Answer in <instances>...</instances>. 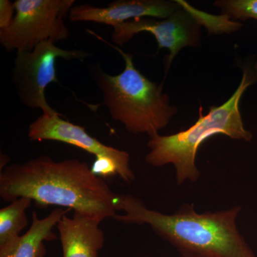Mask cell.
Instances as JSON below:
<instances>
[{
  "label": "cell",
  "instance_id": "6da1fadb",
  "mask_svg": "<svg viewBox=\"0 0 257 257\" xmlns=\"http://www.w3.org/2000/svg\"><path fill=\"white\" fill-rule=\"evenodd\" d=\"M119 195L87 162L77 159L40 156L11 164L0 173V197L5 202L27 197L40 207L59 206L101 221L117 214Z\"/></svg>",
  "mask_w": 257,
  "mask_h": 257
},
{
  "label": "cell",
  "instance_id": "8992f818",
  "mask_svg": "<svg viewBox=\"0 0 257 257\" xmlns=\"http://www.w3.org/2000/svg\"><path fill=\"white\" fill-rule=\"evenodd\" d=\"M89 56L84 50H63L52 41L42 42L31 51L17 52L13 80L20 101L28 107L41 109L44 114H59L45 97L47 86L60 84L56 74L57 59L82 60Z\"/></svg>",
  "mask_w": 257,
  "mask_h": 257
},
{
  "label": "cell",
  "instance_id": "52a82bcc",
  "mask_svg": "<svg viewBox=\"0 0 257 257\" xmlns=\"http://www.w3.org/2000/svg\"><path fill=\"white\" fill-rule=\"evenodd\" d=\"M182 8L168 18H140L134 19L114 27L111 35L116 45L122 46L140 32L154 35L158 43V50L167 49L170 55L166 60V74L174 58L184 47H197L200 44L202 15L182 1Z\"/></svg>",
  "mask_w": 257,
  "mask_h": 257
},
{
  "label": "cell",
  "instance_id": "277c9868",
  "mask_svg": "<svg viewBox=\"0 0 257 257\" xmlns=\"http://www.w3.org/2000/svg\"><path fill=\"white\" fill-rule=\"evenodd\" d=\"M93 35L118 51L124 60V69L117 75L105 73L101 68L95 72L96 85L111 117L119 121L130 133L147 134L150 138L159 134L177 114L170 97L159 85L147 78L135 67L133 55Z\"/></svg>",
  "mask_w": 257,
  "mask_h": 257
},
{
  "label": "cell",
  "instance_id": "30bf717a",
  "mask_svg": "<svg viewBox=\"0 0 257 257\" xmlns=\"http://www.w3.org/2000/svg\"><path fill=\"white\" fill-rule=\"evenodd\" d=\"M101 221L77 212L64 215L57 225L63 257H99L105 243Z\"/></svg>",
  "mask_w": 257,
  "mask_h": 257
},
{
  "label": "cell",
  "instance_id": "9a60e30c",
  "mask_svg": "<svg viewBox=\"0 0 257 257\" xmlns=\"http://www.w3.org/2000/svg\"><path fill=\"white\" fill-rule=\"evenodd\" d=\"M144 257H151V256H144ZM180 257H192V256H182V255H181Z\"/></svg>",
  "mask_w": 257,
  "mask_h": 257
},
{
  "label": "cell",
  "instance_id": "8fae6325",
  "mask_svg": "<svg viewBox=\"0 0 257 257\" xmlns=\"http://www.w3.org/2000/svg\"><path fill=\"white\" fill-rule=\"evenodd\" d=\"M69 211L65 208H57L43 219H40L33 211L32 224L28 231L0 244V257H45L47 252L45 243L57 239L53 228Z\"/></svg>",
  "mask_w": 257,
  "mask_h": 257
},
{
  "label": "cell",
  "instance_id": "9c48e42d",
  "mask_svg": "<svg viewBox=\"0 0 257 257\" xmlns=\"http://www.w3.org/2000/svg\"><path fill=\"white\" fill-rule=\"evenodd\" d=\"M182 6V1L118 0L109 3L106 8L87 4L74 6L69 18L72 22H93L114 28L136 18H168Z\"/></svg>",
  "mask_w": 257,
  "mask_h": 257
},
{
  "label": "cell",
  "instance_id": "3957f363",
  "mask_svg": "<svg viewBox=\"0 0 257 257\" xmlns=\"http://www.w3.org/2000/svg\"><path fill=\"white\" fill-rule=\"evenodd\" d=\"M239 87L227 101L220 106H211L204 115L199 108V119L190 127L174 135L157 134L150 138L147 146L150 151L145 160L153 167L172 165L176 180L181 185L196 182L201 174L196 165L198 150L207 139L223 135L231 139L250 142L253 135L243 126L239 103L243 93L257 82V63L243 66Z\"/></svg>",
  "mask_w": 257,
  "mask_h": 257
},
{
  "label": "cell",
  "instance_id": "5bb4252c",
  "mask_svg": "<svg viewBox=\"0 0 257 257\" xmlns=\"http://www.w3.org/2000/svg\"><path fill=\"white\" fill-rule=\"evenodd\" d=\"M14 3L10 0L0 1V31L9 28L14 20Z\"/></svg>",
  "mask_w": 257,
  "mask_h": 257
},
{
  "label": "cell",
  "instance_id": "5b68a950",
  "mask_svg": "<svg viewBox=\"0 0 257 257\" xmlns=\"http://www.w3.org/2000/svg\"><path fill=\"white\" fill-rule=\"evenodd\" d=\"M74 0H16L11 25L0 31V44L8 51H31L44 42L54 43L69 37L64 18Z\"/></svg>",
  "mask_w": 257,
  "mask_h": 257
},
{
  "label": "cell",
  "instance_id": "7a4b0ae2",
  "mask_svg": "<svg viewBox=\"0 0 257 257\" xmlns=\"http://www.w3.org/2000/svg\"><path fill=\"white\" fill-rule=\"evenodd\" d=\"M115 220L126 224H147L182 256L256 257L238 229L236 219L241 210L230 209L199 213L194 204H183L174 214L149 209L138 197L120 194Z\"/></svg>",
  "mask_w": 257,
  "mask_h": 257
},
{
  "label": "cell",
  "instance_id": "ba28073f",
  "mask_svg": "<svg viewBox=\"0 0 257 257\" xmlns=\"http://www.w3.org/2000/svg\"><path fill=\"white\" fill-rule=\"evenodd\" d=\"M28 138L30 141L60 142L79 147L96 159H110L124 170L125 173L135 179V174L130 167L128 152L104 145L92 138L82 126L69 122L60 117V114H42L29 126Z\"/></svg>",
  "mask_w": 257,
  "mask_h": 257
},
{
  "label": "cell",
  "instance_id": "7c38bea8",
  "mask_svg": "<svg viewBox=\"0 0 257 257\" xmlns=\"http://www.w3.org/2000/svg\"><path fill=\"white\" fill-rule=\"evenodd\" d=\"M32 199L20 197L0 209V244L16 239L28 224L26 211Z\"/></svg>",
  "mask_w": 257,
  "mask_h": 257
},
{
  "label": "cell",
  "instance_id": "4fadbf2b",
  "mask_svg": "<svg viewBox=\"0 0 257 257\" xmlns=\"http://www.w3.org/2000/svg\"><path fill=\"white\" fill-rule=\"evenodd\" d=\"M214 5L221 10L223 16L234 20H257V0H219Z\"/></svg>",
  "mask_w": 257,
  "mask_h": 257
}]
</instances>
